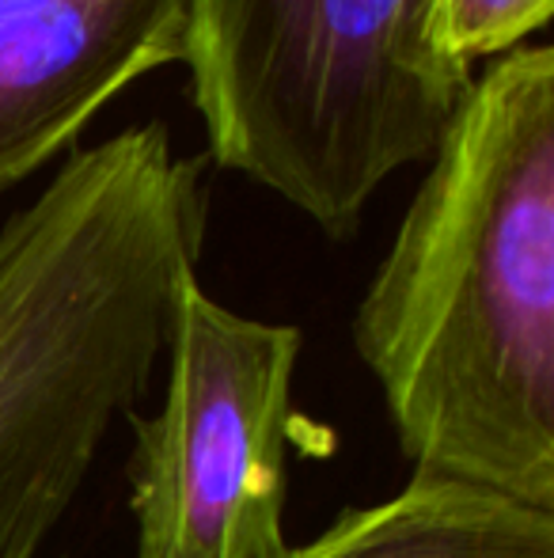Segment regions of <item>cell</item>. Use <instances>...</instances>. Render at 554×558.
Returning a JSON list of instances; mask_svg holds the SVG:
<instances>
[{
	"mask_svg": "<svg viewBox=\"0 0 554 558\" xmlns=\"http://www.w3.org/2000/svg\"><path fill=\"white\" fill-rule=\"evenodd\" d=\"M418 478L554 509V50L482 69L354 316Z\"/></svg>",
	"mask_w": 554,
	"mask_h": 558,
	"instance_id": "1",
	"label": "cell"
},
{
	"mask_svg": "<svg viewBox=\"0 0 554 558\" xmlns=\"http://www.w3.org/2000/svg\"><path fill=\"white\" fill-rule=\"evenodd\" d=\"M201 163L163 122L76 148L0 228V558H35L168 353Z\"/></svg>",
	"mask_w": 554,
	"mask_h": 558,
	"instance_id": "2",
	"label": "cell"
},
{
	"mask_svg": "<svg viewBox=\"0 0 554 558\" xmlns=\"http://www.w3.org/2000/svg\"><path fill=\"white\" fill-rule=\"evenodd\" d=\"M441 0H190L194 107L217 168L274 191L331 240L429 160L475 76L436 43Z\"/></svg>",
	"mask_w": 554,
	"mask_h": 558,
	"instance_id": "3",
	"label": "cell"
},
{
	"mask_svg": "<svg viewBox=\"0 0 554 558\" xmlns=\"http://www.w3.org/2000/svg\"><path fill=\"white\" fill-rule=\"evenodd\" d=\"M300 331L239 316L178 286L168 388L134 422L137 558H278L285 551L293 373Z\"/></svg>",
	"mask_w": 554,
	"mask_h": 558,
	"instance_id": "4",
	"label": "cell"
},
{
	"mask_svg": "<svg viewBox=\"0 0 554 558\" xmlns=\"http://www.w3.org/2000/svg\"><path fill=\"white\" fill-rule=\"evenodd\" d=\"M186 46L190 0H0V194Z\"/></svg>",
	"mask_w": 554,
	"mask_h": 558,
	"instance_id": "5",
	"label": "cell"
},
{
	"mask_svg": "<svg viewBox=\"0 0 554 558\" xmlns=\"http://www.w3.org/2000/svg\"><path fill=\"white\" fill-rule=\"evenodd\" d=\"M278 558H554V509L410 475L399 494L346 509Z\"/></svg>",
	"mask_w": 554,
	"mask_h": 558,
	"instance_id": "6",
	"label": "cell"
},
{
	"mask_svg": "<svg viewBox=\"0 0 554 558\" xmlns=\"http://www.w3.org/2000/svg\"><path fill=\"white\" fill-rule=\"evenodd\" d=\"M554 0H441L436 43L459 73L475 76L479 61L517 50L551 23Z\"/></svg>",
	"mask_w": 554,
	"mask_h": 558,
	"instance_id": "7",
	"label": "cell"
}]
</instances>
